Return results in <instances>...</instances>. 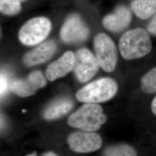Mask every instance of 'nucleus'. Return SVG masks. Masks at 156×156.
Wrapping results in <instances>:
<instances>
[{"label":"nucleus","instance_id":"nucleus-1","mask_svg":"<svg viewBox=\"0 0 156 156\" xmlns=\"http://www.w3.org/2000/svg\"><path fill=\"white\" fill-rule=\"evenodd\" d=\"M119 46L124 58L133 60L149 54L152 49V44L148 33L143 28H136L123 35Z\"/></svg>","mask_w":156,"mask_h":156},{"label":"nucleus","instance_id":"nucleus-2","mask_svg":"<svg viewBox=\"0 0 156 156\" xmlns=\"http://www.w3.org/2000/svg\"><path fill=\"white\" fill-rule=\"evenodd\" d=\"M106 119L100 105L95 103H87L69 116L68 123L72 127L94 132L100 128L106 122Z\"/></svg>","mask_w":156,"mask_h":156},{"label":"nucleus","instance_id":"nucleus-3","mask_svg":"<svg viewBox=\"0 0 156 156\" xmlns=\"http://www.w3.org/2000/svg\"><path fill=\"white\" fill-rule=\"evenodd\" d=\"M117 84L111 78H101L86 85L77 92L78 100L86 103H98L109 100L117 91Z\"/></svg>","mask_w":156,"mask_h":156},{"label":"nucleus","instance_id":"nucleus-4","mask_svg":"<svg viewBox=\"0 0 156 156\" xmlns=\"http://www.w3.org/2000/svg\"><path fill=\"white\" fill-rule=\"evenodd\" d=\"M50 20L45 17L30 19L20 28L19 38L24 45L34 46L42 42L51 30Z\"/></svg>","mask_w":156,"mask_h":156},{"label":"nucleus","instance_id":"nucleus-5","mask_svg":"<svg viewBox=\"0 0 156 156\" xmlns=\"http://www.w3.org/2000/svg\"><path fill=\"white\" fill-rule=\"evenodd\" d=\"M96 59L105 71L115 70L117 62V51L113 40L105 34H97L94 38Z\"/></svg>","mask_w":156,"mask_h":156},{"label":"nucleus","instance_id":"nucleus-6","mask_svg":"<svg viewBox=\"0 0 156 156\" xmlns=\"http://www.w3.org/2000/svg\"><path fill=\"white\" fill-rule=\"evenodd\" d=\"M74 72L79 81L86 82L93 78L99 69L96 57L89 50L82 48L75 55Z\"/></svg>","mask_w":156,"mask_h":156},{"label":"nucleus","instance_id":"nucleus-7","mask_svg":"<svg viewBox=\"0 0 156 156\" xmlns=\"http://www.w3.org/2000/svg\"><path fill=\"white\" fill-rule=\"evenodd\" d=\"M47 81L43 73L39 71H34L26 79H15L9 83V88L13 93L22 97H27L35 94L37 90L44 87Z\"/></svg>","mask_w":156,"mask_h":156},{"label":"nucleus","instance_id":"nucleus-8","mask_svg":"<svg viewBox=\"0 0 156 156\" xmlns=\"http://www.w3.org/2000/svg\"><path fill=\"white\" fill-rule=\"evenodd\" d=\"M68 144L73 151L86 153L98 150L102 145V139L94 132L82 130L71 134L68 138Z\"/></svg>","mask_w":156,"mask_h":156},{"label":"nucleus","instance_id":"nucleus-9","mask_svg":"<svg viewBox=\"0 0 156 156\" xmlns=\"http://www.w3.org/2000/svg\"><path fill=\"white\" fill-rule=\"evenodd\" d=\"M89 30L80 16L74 14L67 18L60 31V37L67 43H76L87 38Z\"/></svg>","mask_w":156,"mask_h":156},{"label":"nucleus","instance_id":"nucleus-10","mask_svg":"<svg viewBox=\"0 0 156 156\" xmlns=\"http://www.w3.org/2000/svg\"><path fill=\"white\" fill-rule=\"evenodd\" d=\"M74 64L75 55L71 51H67L48 67L46 71V77L50 81L62 78L73 70Z\"/></svg>","mask_w":156,"mask_h":156},{"label":"nucleus","instance_id":"nucleus-11","mask_svg":"<svg viewBox=\"0 0 156 156\" xmlns=\"http://www.w3.org/2000/svg\"><path fill=\"white\" fill-rule=\"evenodd\" d=\"M131 20V13L128 8L118 6L113 13L106 15L103 19L105 28L113 32H119L127 27Z\"/></svg>","mask_w":156,"mask_h":156},{"label":"nucleus","instance_id":"nucleus-12","mask_svg":"<svg viewBox=\"0 0 156 156\" xmlns=\"http://www.w3.org/2000/svg\"><path fill=\"white\" fill-rule=\"evenodd\" d=\"M56 49V44L53 41H47L27 53L24 56L23 62L28 67L44 63L53 56Z\"/></svg>","mask_w":156,"mask_h":156},{"label":"nucleus","instance_id":"nucleus-13","mask_svg":"<svg viewBox=\"0 0 156 156\" xmlns=\"http://www.w3.org/2000/svg\"><path fill=\"white\" fill-rule=\"evenodd\" d=\"M73 102L67 98H62L55 101L46 108L44 117L46 120H52L67 114L73 108Z\"/></svg>","mask_w":156,"mask_h":156},{"label":"nucleus","instance_id":"nucleus-14","mask_svg":"<svg viewBox=\"0 0 156 156\" xmlns=\"http://www.w3.org/2000/svg\"><path fill=\"white\" fill-rule=\"evenodd\" d=\"M131 8L137 16L146 19L156 14V0H135Z\"/></svg>","mask_w":156,"mask_h":156},{"label":"nucleus","instance_id":"nucleus-15","mask_svg":"<svg viewBox=\"0 0 156 156\" xmlns=\"http://www.w3.org/2000/svg\"><path fill=\"white\" fill-rule=\"evenodd\" d=\"M104 156H137L136 151L133 147L127 144L113 145L107 148Z\"/></svg>","mask_w":156,"mask_h":156},{"label":"nucleus","instance_id":"nucleus-16","mask_svg":"<svg viewBox=\"0 0 156 156\" xmlns=\"http://www.w3.org/2000/svg\"><path fill=\"white\" fill-rule=\"evenodd\" d=\"M141 88L146 93H156V67L144 76L141 80Z\"/></svg>","mask_w":156,"mask_h":156},{"label":"nucleus","instance_id":"nucleus-17","mask_svg":"<svg viewBox=\"0 0 156 156\" xmlns=\"http://www.w3.org/2000/svg\"><path fill=\"white\" fill-rule=\"evenodd\" d=\"M22 9L19 0H0V12L6 15H16Z\"/></svg>","mask_w":156,"mask_h":156},{"label":"nucleus","instance_id":"nucleus-18","mask_svg":"<svg viewBox=\"0 0 156 156\" xmlns=\"http://www.w3.org/2000/svg\"><path fill=\"white\" fill-rule=\"evenodd\" d=\"M8 87H9V84L8 83L5 78L2 76H0V97L4 94Z\"/></svg>","mask_w":156,"mask_h":156},{"label":"nucleus","instance_id":"nucleus-19","mask_svg":"<svg viewBox=\"0 0 156 156\" xmlns=\"http://www.w3.org/2000/svg\"><path fill=\"white\" fill-rule=\"evenodd\" d=\"M147 30L151 34L156 36V14L149 23L147 27Z\"/></svg>","mask_w":156,"mask_h":156},{"label":"nucleus","instance_id":"nucleus-20","mask_svg":"<svg viewBox=\"0 0 156 156\" xmlns=\"http://www.w3.org/2000/svg\"><path fill=\"white\" fill-rule=\"evenodd\" d=\"M151 111L153 113L156 115V96L151 103Z\"/></svg>","mask_w":156,"mask_h":156},{"label":"nucleus","instance_id":"nucleus-21","mask_svg":"<svg viewBox=\"0 0 156 156\" xmlns=\"http://www.w3.org/2000/svg\"><path fill=\"white\" fill-rule=\"evenodd\" d=\"M4 126H5L4 119L1 115H0V129L4 128Z\"/></svg>","mask_w":156,"mask_h":156},{"label":"nucleus","instance_id":"nucleus-22","mask_svg":"<svg viewBox=\"0 0 156 156\" xmlns=\"http://www.w3.org/2000/svg\"><path fill=\"white\" fill-rule=\"evenodd\" d=\"M42 156H57L56 154H55V153L53 152H51V151H49V152H46L44 153L43 154Z\"/></svg>","mask_w":156,"mask_h":156},{"label":"nucleus","instance_id":"nucleus-23","mask_svg":"<svg viewBox=\"0 0 156 156\" xmlns=\"http://www.w3.org/2000/svg\"><path fill=\"white\" fill-rule=\"evenodd\" d=\"M38 156L36 154H35V153L34 152L33 153H32V154H28L27 156Z\"/></svg>","mask_w":156,"mask_h":156},{"label":"nucleus","instance_id":"nucleus-24","mask_svg":"<svg viewBox=\"0 0 156 156\" xmlns=\"http://www.w3.org/2000/svg\"><path fill=\"white\" fill-rule=\"evenodd\" d=\"M20 1H26V0H19Z\"/></svg>","mask_w":156,"mask_h":156}]
</instances>
